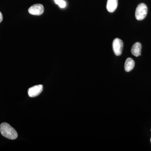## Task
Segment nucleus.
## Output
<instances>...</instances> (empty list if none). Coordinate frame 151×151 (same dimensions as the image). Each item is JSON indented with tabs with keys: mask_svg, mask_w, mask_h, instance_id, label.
Wrapping results in <instances>:
<instances>
[{
	"mask_svg": "<svg viewBox=\"0 0 151 151\" xmlns=\"http://www.w3.org/2000/svg\"><path fill=\"white\" fill-rule=\"evenodd\" d=\"M43 89V86L41 84L35 85L29 89L28 94L30 97H36L41 94Z\"/></svg>",
	"mask_w": 151,
	"mask_h": 151,
	"instance_id": "5",
	"label": "nucleus"
},
{
	"mask_svg": "<svg viewBox=\"0 0 151 151\" xmlns=\"http://www.w3.org/2000/svg\"><path fill=\"white\" fill-rule=\"evenodd\" d=\"M3 19V17L2 14L1 12H0V23L2 21Z\"/></svg>",
	"mask_w": 151,
	"mask_h": 151,
	"instance_id": "10",
	"label": "nucleus"
},
{
	"mask_svg": "<svg viewBox=\"0 0 151 151\" xmlns=\"http://www.w3.org/2000/svg\"><path fill=\"white\" fill-rule=\"evenodd\" d=\"M124 43L123 41L117 38L113 40V48L114 53L117 56H119L122 54L123 51Z\"/></svg>",
	"mask_w": 151,
	"mask_h": 151,
	"instance_id": "3",
	"label": "nucleus"
},
{
	"mask_svg": "<svg viewBox=\"0 0 151 151\" xmlns=\"http://www.w3.org/2000/svg\"><path fill=\"white\" fill-rule=\"evenodd\" d=\"M147 7L145 4L144 3L140 4L138 5L135 12L136 19L139 21L142 20L147 16Z\"/></svg>",
	"mask_w": 151,
	"mask_h": 151,
	"instance_id": "2",
	"label": "nucleus"
},
{
	"mask_svg": "<svg viewBox=\"0 0 151 151\" xmlns=\"http://www.w3.org/2000/svg\"><path fill=\"white\" fill-rule=\"evenodd\" d=\"M142 47V45L140 42H136L132 47L131 49L132 54L135 56H140L141 55Z\"/></svg>",
	"mask_w": 151,
	"mask_h": 151,
	"instance_id": "6",
	"label": "nucleus"
},
{
	"mask_svg": "<svg viewBox=\"0 0 151 151\" xmlns=\"http://www.w3.org/2000/svg\"><path fill=\"white\" fill-rule=\"evenodd\" d=\"M135 66V62L132 58H129L126 60L124 65L125 70L127 72H130L133 70Z\"/></svg>",
	"mask_w": 151,
	"mask_h": 151,
	"instance_id": "8",
	"label": "nucleus"
},
{
	"mask_svg": "<svg viewBox=\"0 0 151 151\" xmlns=\"http://www.w3.org/2000/svg\"><path fill=\"white\" fill-rule=\"evenodd\" d=\"M31 14L39 16L42 14L44 12V7L41 4H35L30 7L28 10Z\"/></svg>",
	"mask_w": 151,
	"mask_h": 151,
	"instance_id": "4",
	"label": "nucleus"
},
{
	"mask_svg": "<svg viewBox=\"0 0 151 151\" xmlns=\"http://www.w3.org/2000/svg\"></svg>",
	"mask_w": 151,
	"mask_h": 151,
	"instance_id": "12",
	"label": "nucleus"
},
{
	"mask_svg": "<svg viewBox=\"0 0 151 151\" xmlns=\"http://www.w3.org/2000/svg\"><path fill=\"white\" fill-rule=\"evenodd\" d=\"M0 132L3 136L9 139H15L18 137L15 129L6 123H2L1 124Z\"/></svg>",
	"mask_w": 151,
	"mask_h": 151,
	"instance_id": "1",
	"label": "nucleus"
},
{
	"mask_svg": "<svg viewBox=\"0 0 151 151\" xmlns=\"http://www.w3.org/2000/svg\"><path fill=\"white\" fill-rule=\"evenodd\" d=\"M55 4L58 5L61 8H64L66 6V3L63 0H54Z\"/></svg>",
	"mask_w": 151,
	"mask_h": 151,
	"instance_id": "9",
	"label": "nucleus"
},
{
	"mask_svg": "<svg viewBox=\"0 0 151 151\" xmlns=\"http://www.w3.org/2000/svg\"><path fill=\"white\" fill-rule=\"evenodd\" d=\"M150 141H151V138Z\"/></svg>",
	"mask_w": 151,
	"mask_h": 151,
	"instance_id": "11",
	"label": "nucleus"
},
{
	"mask_svg": "<svg viewBox=\"0 0 151 151\" xmlns=\"http://www.w3.org/2000/svg\"><path fill=\"white\" fill-rule=\"evenodd\" d=\"M118 5V0H108L107 9L109 12L113 13L117 9Z\"/></svg>",
	"mask_w": 151,
	"mask_h": 151,
	"instance_id": "7",
	"label": "nucleus"
}]
</instances>
